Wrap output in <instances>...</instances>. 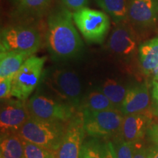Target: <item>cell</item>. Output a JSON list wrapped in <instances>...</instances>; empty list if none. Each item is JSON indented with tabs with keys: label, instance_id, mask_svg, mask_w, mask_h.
<instances>
[{
	"label": "cell",
	"instance_id": "obj_19",
	"mask_svg": "<svg viewBox=\"0 0 158 158\" xmlns=\"http://www.w3.org/2000/svg\"><path fill=\"white\" fill-rule=\"evenodd\" d=\"M138 53L142 70L144 73L150 74L158 66V37L142 43Z\"/></svg>",
	"mask_w": 158,
	"mask_h": 158
},
{
	"label": "cell",
	"instance_id": "obj_31",
	"mask_svg": "<svg viewBox=\"0 0 158 158\" xmlns=\"http://www.w3.org/2000/svg\"><path fill=\"white\" fill-rule=\"evenodd\" d=\"M152 98L154 99V102H158V78H154Z\"/></svg>",
	"mask_w": 158,
	"mask_h": 158
},
{
	"label": "cell",
	"instance_id": "obj_9",
	"mask_svg": "<svg viewBox=\"0 0 158 158\" xmlns=\"http://www.w3.org/2000/svg\"><path fill=\"white\" fill-rule=\"evenodd\" d=\"M85 133L84 118L81 111L68 122L62 142L55 153L56 158H79Z\"/></svg>",
	"mask_w": 158,
	"mask_h": 158
},
{
	"label": "cell",
	"instance_id": "obj_21",
	"mask_svg": "<svg viewBox=\"0 0 158 158\" xmlns=\"http://www.w3.org/2000/svg\"><path fill=\"white\" fill-rule=\"evenodd\" d=\"M100 91L109 99L115 108L121 109L127 88L114 79L108 78L102 84Z\"/></svg>",
	"mask_w": 158,
	"mask_h": 158
},
{
	"label": "cell",
	"instance_id": "obj_17",
	"mask_svg": "<svg viewBox=\"0 0 158 158\" xmlns=\"http://www.w3.org/2000/svg\"><path fill=\"white\" fill-rule=\"evenodd\" d=\"M97 5L108 15L115 24L128 21L129 0H94Z\"/></svg>",
	"mask_w": 158,
	"mask_h": 158
},
{
	"label": "cell",
	"instance_id": "obj_18",
	"mask_svg": "<svg viewBox=\"0 0 158 158\" xmlns=\"http://www.w3.org/2000/svg\"><path fill=\"white\" fill-rule=\"evenodd\" d=\"M0 158H24L23 140L19 134L1 135Z\"/></svg>",
	"mask_w": 158,
	"mask_h": 158
},
{
	"label": "cell",
	"instance_id": "obj_7",
	"mask_svg": "<svg viewBox=\"0 0 158 158\" xmlns=\"http://www.w3.org/2000/svg\"><path fill=\"white\" fill-rule=\"evenodd\" d=\"M27 107L31 116L46 121L68 123L76 114L70 105L40 94L29 99Z\"/></svg>",
	"mask_w": 158,
	"mask_h": 158
},
{
	"label": "cell",
	"instance_id": "obj_1",
	"mask_svg": "<svg viewBox=\"0 0 158 158\" xmlns=\"http://www.w3.org/2000/svg\"><path fill=\"white\" fill-rule=\"evenodd\" d=\"M73 22V13L66 8L55 10L48 15L45 44L55 59L68 60L81 54L84 43Z\"/></svg>",
	"mask_w": 158,
	"mask_h": 158
},
{
	"label": "cell",
	"instance_id": "obj_24",
	"mask_svg": "<svg viewBox=\"0 0 158 158\" xmlns=\"http://www.w3.org/2000/svg\"><path fill=\"white\" fill-rule=\"evenodd\" d=\"M115 148L116 158H133L135 144L126 142L118 138Z\"/></svg>",
	"mask_w": 158,
	"mask_h": 158
},
{
	"label": "cell",
	"instance_id": "obj_3",
	"mask_svg": "<svg viewBox=\"0 0 158 158\" xmlns=\"http://www.w3.org/2000/svg\"><path fill=\"white\" fill-rule=\"evenodd\" d=\"M42 43L40 31L29 25H13L1 30L0 53L10 51H28L34 54Z\"/></svg>",
	"mask_w": 158,
	"mask_h": 158
},
{
	"label": "cell",
	"instance_id": "obj_25",
	"mask_svg": "<svg viewBox=\"0 0 158 158\" xmlns=\"http://www.w3.org/2000/svg\"><path fill=\"white\" fill-rule=\"evenodd\" d=\"M13 78V77H8L0 79V98L2 100L8 99L11 96Z\"/></svg>",
	"mask_w": 158,
	"mask_h": 158
},
{
	"label": "cell",
	"instance_id": "obj_13",
	"mask_svg": "<svg viewBox=\"0 0 158 158\" xmlns=\"http://www.w3.org/2000/svg\"><path fill=\"white\" fill-rule=\"evenodd\" d=\"M152 114H133L124 115L118 138L132 143H140L150 127Z\"/></svg>",
	"mask_w": 158,
	"mask_h": 158
},
{
	"label": "cell",
	"instance_id": "obj_29",
	"mask_svg": "<svg viewBox=\"0 0 158 158\" xmlns=\"http://www.w3.org/2000/svg\"><path fill=\"white\" fill-rule=\"evenodd\" d=\"M133 158H148L147 149L144 148L140 143H135Z\"/></svg>",
	"mask_w": 158,
	"mask_h": 158
},
{
	"label": "cell",
	"instance_id": "obj_28",
	"mask_svg": "<svg viewBox=\"0 0 158 158\" xmlns=\"http://www.w3.org/2000/svg\"><path fill=\"white\" fill-rule=\"evenodd\" d=\"M147 133L151 141L154 142L155 145L158 146V124L150 126L147 130Z\"/></svg>",
	"mask_w": 158,
	"mask_h": 158
},
{
	"label": "cell",
	"instance_id": "obj_32",
	"mask_svg": "<svg viewBox=\"0 0 158 158\" xmlns=\"http://www.w3.org/2000/svg\"><path fill=\"white\" fill-rule=\"evenodd\" d=\"M151 110L152 115L158 117V102H154V105L151 108Z\"/></svg>",
	"mask_w": 158,
	"mask_h": 158
},
{
	"label": "cell",
	"instance_id": "obj_33",
	"mask_svg": "<svg viewBox=\"0 0 158 158\" xmlns=\"http://www.w3.org/2000/svg\"><path fill=\"white\" fill-rule=\"evenodd\" d=\"M150 74L154 76V78H158V66L156 67V68L152 71Z\"/></svg>",
	"mask_w": 158,
	"mask_h": 158
},
{
	"label": "cell",
	"instance_id": "obj_15",
	"mask_svg": "<svg viewBox=\"0 0 158 158\" xmlns=\"http://www.w3.org/2000/svg\"><path fill=\"white\" fill-rule=\"evenodd\" d=\"M28 51H10L0 53V79L13 77L29 56Z\"/></svg>",
	"mask_w": 158,
	"mask_h": 158
},
{
	"label": "cell",
	"instance_id": "obj_34",
	"mask_svg": "<svg viewBox=\"0 0 158 158\" xmlns=\"http://www.w3.org/2000/svg\"><path fill=\"white\" fill-rule=\"evenodd\" d=\"M55 158H56V157H55Z\"/></svg>",
	"mask_w": 158,
	"mask_h": 158
},
{
	"label": "cell",
	"instance_id": "obj_22",
	"mask_svg": "<svg viewBox=\"0 0 158 158\" xmlns=\"http://www.w3.org/2000/svg\"><path fill=\"white\" fill-rule=\"evenodd\" d=\"M24 158H55L54 152L23 140Z\"/></svg>",
	"mask_w": 158,
	"mask_h": 158
},
{
	"label": "cell",
	"instance_id": "obj_26",
	"mask_svg": "<svg viewBox=\"0 0 158 158\" xmlns=\"http://www.w3.org/2000/svg\"><path fill=\"white\" fill-rule=\"evenodd\" d=\"M61 1L67 8L73 12L78 10L84 7H86L89 3V0H61Z\"/></svg>",
	"mask_w": 158,
	"mask_h": 158
},
{
	"label": "cell",
	"instance_id": "obj_4",
	"mask_svg": "<svg viewBox=\"0 0 158 158\" xmlns=\"http://www.w3.org/2000/svg\"><path fill=\"white\" fill-rule=\"evenodd\" d=\"M74 23L88 43L100 44L110 29V17L103 11L84 7L73 13Z\"/></svg>",
	"mask_w": 158,
	"mask_h": 158
},
{
	"label": "cell",
	"instance_id": "obj_10",
	"mask_svg": "<svg viewBox=\"0 0 158 158\" xmlns=\"http://www.w3.org/2000/svg\"><path fill=\"white\" fill-rule=\"evenodd\" d=\"M1 105L0 130L1 135L17 133L30 117L27 103L24 100L5 99Z\"/></svg>",
	"mask_w": 158,
	"mask_h": 158
},
{
	"label": "cell",
	"instance_id": "obj_11",
	"mask_svg": "<svg viewBox=\"0 0 158 158\" xmlns=\"http://www.w3.org/2000/svg\"><path fill=\"white\" fill-rule=\"evenodd\" d=\"M107 45L112 54L120 58H127L135 53L137 37L127 21L115 25L108 40Z\"/></svg>",
	"mask_w": 158,
	"mask_h": 158
},
{
	"label": "cell",
	"instance_id": "obj_30",
	"mask_svg": "<svg viewBox=\"0 0 158 158\" xmlns=\"http://www.w3.org/2000/svg\"><path fill=\"white\" fill-rule=\"evenodd\" d=\"M148 158H158V146H152L147 149Z\"/></svg>",
	"mask_w": 158,
	"mask_h": 158
},
{
	"label": "cell",
	"instance_id": "obj_14",
	"mask_svg": "<svg viewBox=\"0 0 158 158\" xmlns=\"http://www.w3.org/2000/svg\"><path fill=\"white\" fill-rule=\"evenodd\" d=\"M120 110L124 115L133 114H152L149 86L147 84L127 88Z\"/></svg>",
	"mask_w": 158,
	"mask_h": 158
},
{
	"label": "cell",
	"instance_id": "obj_23",
	"mask_svg": "<svg viewBox=\"0 0 158 158\" xmlns=\"http://www.w3.org/2000/svg\"><path fill=\"white\" fill-rule=\"evenodd\" d=\"M79 158H104L103 147L94 141L84 143Z\"/></svg>",
	"mask_w": 158,
	"mask_h": 158
},
{
	"label": "cell",
	"instance_id": "obj_20",
	"mask_svg": "<svg viewBox=\"0 0 158 158\" xmlns=\"http://www.w3.org/2000/svg\"><path fill=\"white\" fill-rule=\"evenodd\" d=\"M80 108L81 111L98 112L114 109L115 107L109 99L100 90L90 92L82 100Z\"/></svg>",
	"mask_w": 158,
	"mask_h": 158
},
{
	"label": "cell",
	"instance_id": "obj_6",
	"mask_svg": "<svg viewBox=\"0 0 158 158\" xmlns=\"http://www.w3.org/2000/svg\"><path fill=\"white\" fill-rule=\"evenodd\" d=\"M85 133L94 138H108L119 133L124 114L118 109L81 111Z\"/></svg>",
	"mask_w": 158,
	"mask_h": 158
},
{
	"label": "cell",
	"instance_id": "obj_12",
	"mask_svg": "<svg viewBox=\"0 0 158 158\" xmlns=\"http://www.w3.org/2000/svg\"><path fill=\"white\" fill-rule=\"evenodd\" d=\"M158 18V0H129L128 21L139 28H150Z\"/></svg>",
	"mask_w": 158,
	"mask_h": 158
},
{
	"label": "cell",
	"instance_id": "obj_8",
	"mask_svg": "<svg viewBox=\"0 0 158 158\" xmlns=\"http://www.w3.org/2000/svg\"><path fill=\"white\" fill-rule=\"evenodd\" d=\"M50 85L52 89L65 103L73 108H80L82 88L80 79L73 71L62 69L51 75Z\"/></svg>",
	"mask_w": 158,
	"mask_h": 158
},
{
	"label": "cell",
	"instance_id": "obj_16",
	"mask_svg": "<svg viewBox=\"0 0 158 158\" xmlns=\"http://www.w3.org/2000/svg\"><path fill=\"white\" fill-rule=\"evenodd\" d=\"M51 0H14L15 12L18 16L32 19L44 14Z\"/></svg>",
	"mask_w": 158,
	"mask_h": 158
},
{
	"label": "cell",
	"instance_id": "obj_27",
	"mask_svg": "<svg viewBox=\"0 0 158 158\" xmlns=\"http://www.w3.org/2000/svg\"><path fill=\"white\" fill-rule=\"evenodd\" d=\"M104 158H116L114 145L110 141H108L103 146Z\"/></svg>",
	"mask_w": 158,
	"mask_h": 158
},
{
	"label": "cell",
	"instance_id": "obj_5",
	"mask_svg": "<svg viewBox=\"0 0 158 158\" xmlns=\"http://www.w3.org/2000/svg\"><path fill=\"white\" fill-rule=\"evenodd\" d=\"M45 59L32 55L25 61L13 76L12 97L22 100L29 98L40 81Z\"/></svg>",
	"mask_w": 158,
	"mask_h": 158
},
{
	"label": "cell",
	"instance_id": "obj_2",
	"mask_svg": "<svg viewBox=\"0 0 158 158\" xmlns=\"http://www.w3.org/2000/svg\"><path fill=\"white\" fill-rule=\"evenodd\" d=\"M64 124L40 119L30 116L17 133L24 141L56 153L66 130Z\"/></svg>",
	"mask_w": 158,
	"mask_h": 158
}]
</instances>
